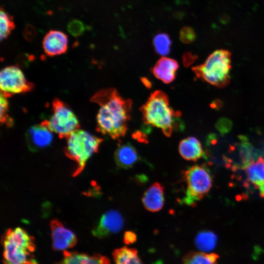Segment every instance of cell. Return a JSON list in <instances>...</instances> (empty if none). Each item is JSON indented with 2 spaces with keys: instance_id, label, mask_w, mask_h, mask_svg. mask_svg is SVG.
Instances as JSON below:
<instances>
[{
  "instance_id": "obj_1",
  "label": "cell",
  "mask_w": 264,
  "mask_h": 264,
  "mask_svg": "<svg viewBox=\"0 0 264 264\" xmlns=\"http://www.w3.org/2000/svg\"><path fill=\"white\" fill-rule=\"evenodd\" d=\"M90 101L100 106L96 116V130L113 139L125 135L131 118L132 101L125 99L113 88L97 91Z\"/></svg>"
},
{
  "instance_id": "obj_2",
  "label": "cell",
  "mask_w": 264,
  "mask_h": 264,
  "mask_svg": "<svg viewBox=\"0 0 264 264\" xmlns=\"http://www.w3.org/2000/svg\"><path fill=\"white\" fill-rule=\"evenodd\" d=\"M140 110L144 124L160 129L167 137L171 136L174 130L183 129L180 111L170 106L168 97L162 91L152 93Z\"/></svg>"
},
{
  "instance_id": "obj_3",
  "label": "cell",
  "mask_w": 264,
  "mask_h": 264,
  "mask_svg": "<svg viewBox=\"0 0 264 264\" xmlns=\"http://www.w3.org/2000/svg\"><path fill=\"white\" fill-rule=\"evenodd\" d=\"M4 264H39L35 259V239L21 227L8 229L1 238Z\"/></svg>"
},
{
  "instance_id": "obj_4",
  "label": "cell",
  "mask_w": 264,
  "mask_h": 264,
  "mask_svg": "<svg viewBox=\"0 0 264 264\" xmlns=\"http://www.w3.org/2000/svg\"><path fill=\"white\" fill-rule=\"evenodd\" d=\"M231 53L219 49L211 53L202 64L193 67L197 77L218 88L226 86L230 82Z\"/></svg>"
},
{
  "instance_id": "obj_5",
  "label": "cell",
  "mask_w": 264,
  "mask_h": 264,
  "mask_svg": "<svg viewBox=\"0 0 264 264\" xmlns=\"http://www.w3.org/2000/svg\"><path fill=\"white\" fill-rule=\"evenodd\" d=\"M102 141V138L79 129L67 137L65 153L77 164L73 176H77L83 171L87 161L94 153L98 152Z\"/></svg>"
},
{
  "instance_id": "obj_6",
  "label": "cell",
  "mask_w": 264,
  "mask_h": 264,
  "mask_svg": "<svg viewBox=\"0 0 264 264\" xmlns=\"http://www.w3.org/2000/svg\"><path fill=\"white\" fill-rule=\"evenodd\" d=\"M183 177L187 185L184 203L193 205L202 199L212 186V176L204 165H196L185 170Z\"/></svg>"
},
{
  "instance_id": "obj_7",
  "label": "cell",
  "mask_w": 264,
  "mask_h": 264,
  "mask_svg": "<svg viewBox=\"0 0 264 264\" xmlns=\"http://www.w3.org/2000/svg\"><path fill=\"white\" fill-rule=\"evenodd\" d=\"M52 114L42 123L60 138H67L80 128L79 122L72 110L64 102L55 98L52 103Z\"/></svg>"
},
{
  "instance_id": "obj_8",
  "label": "cell",
  "mask_w": 264,
  "mask_h": 264,
  "mask_svg": "<svg viewBox=\"0 0 264 264\" xmlns=\"http://www.w3.org/2000/svg\"><path fill=\"white\" fill-rule=\"evenodd\" d=\"M34 84L28 81L21 69L15 66H6L0 73L1 93L6 98L31 91Z\"/></svg>"
},
{
  "instance_id": "obj_9",
  "label": "cell",
  "mask_w": 264,
  "mask_h": 264,
  "mask_svg": "<svg viewBox=\"0 0 264 264\" xmlns=\"http://www.w3.org/2000/svg\"><path fill=\"white\" fill-rule=\"evenodd\" d=\"M124 223V219L119 212L110 210L101 216L92 233L97 238H103L119 232L123 228Z\"/></svg>"
},
{
  "instance_id": "obj_10",
  "label": "cell",
  "mask_w": 264,
  "mask_h": 264,
  "mask_svg": "<svg viewBox=\"0 0 264 264\" xmlns=\"http://www.w3.org/2000/svg\"><path fill=\"white\" fill-rule=\"evenodd\" d=\"M52 247L54 250L61 251L73 247L77 243L75 234L65 227L57 220H53L50 222Z\"/></svg>"
},
{
  "instance_id": "obj_11",
  "label": "cell",
  "mask_w": 264,
  "mask_h": 264,
  "mask_svg": "<svg viewBox=\"0 0 264 264\" xmlns=\"http://www.w3.org/2000/svg\"><path fill=\"white\" fill-rule=\"evenodd\" d=\"M52 132L42 122L31 127L25 133L26 141L29 149L36 151L47 147L52 141Z\"/></svg>"
},
{
  "instance_id": "obj_12",
  "label": "cell",
  "mask_w": 264,
  "mask_h": 264,
  "mask_svg": "<svg viewBox=\"0 0 264 264\" xmlns=\"http://www.w3.org/2000/svg\"><path fill=\"white\" fill-rule=\"evenodd\" d=\"M45 53L50 57L65 53L68 48L67 36L57 30H50L45 35L43 41Z\"/></svg>"
},
{
  "instance_id": "obj_13",
  "label": "cell",
  "mask_w": 264,
  "mask_h": 264,
  "mask_svg": "<svg viewBox=\"0 0 264 264\" xmlns=\"http://www.w3.org/2000/svg\"><path fill=\"white\" fill-rule=\"evenodd\" d=\"M248 180L264 198V158L259 156L242 165Z\"/></svg>"
},
{
  "instance_id": "obj_14",
  "label": "cell",
  "mask_w": 264,
  "mask_h": 264,
  "mask_svg": "<svg viewBox=\"0 0 264 264\" xmlns=\"http://www.w3.org/2000/svg\"><path fill=\"white\" fill-rule=\"evenodd\" d=\"M164 187L160 183L155 182L144 192L142 202L145 208L150 212L160 211L164 204Z\"/></svg>"
},
{
  "instance_id": "obj_15",
  "label": "cell",
  "mask_w": 264,
  "mask_h": 264,
  "mask_svg": "<svg viewBox=\"0 0 264 264\" xmlns=\"http://www.w3.org/2000/svg\"><path fill=\"white\" fill-rule=\"evenodd\" d=\"M116 165L120 168H132L139 160V156L135 148L130 143L118 145L114 153Z\"/></svg>"
},
{
  "instance_id": "obj_16",
  "label": "cell",
  "mask_w": 264,
  "mask_h": 264,
  "mask_svg": "<svg viewBox=\"0 0 264 264\" xmlns=\"http://www.w3.org/2000/svg\"><path fill=\"white\" fill-rule=\"evenodd\" d=\"M178 67L175 60L163 57L155 64L152 72L156 78L164 83L169 84L175 79Z\"/></svg>"
},
{
  "instance_id": "obj_17",
  "label": "cell",
  "mask_w": 264,
  "mask_h": 264,
  "mask_svg": "<svg viewBox=\"0 0 264 264\" xmlns=\"http://www.w3.org/2000/svg\"><path fill=\"white\" fill-rule=\"evenodd\" d=\"M63 258L57 264H110L109 260L100 254L89 255L64 251Z\"/></svg>"
},
{
  "instance_id": "obj_18",
  "label": "cell",
  "mask_w": 264,
  "mask_h": 264,
  "mask_svg": "<svg viewBox=\"0 0 264 264\" xmlns=\"http://www.w3.org/2000/svg\"><path fill=\"white\" fill-rule=\"evenodd\" d=\"M178 151L181 156L187 160L195 161L205 156L200 142L193 136L188 137L181 140Z\"/></svg>"
},
{
  "instance_id": "obj_19",
  "label": "cell",
  "mask_w": 264,
  "mask_h": 264,
  "mask_svg": "<svg viewBox=\"0 0 264 264\" xmlns=\"http://www.w3.org/2000/svg\"><path fill=\"white\" fill-rule=\"evenodd\" d=\"M115 264H143L136 249L127 247L118 248L113 252Z\"/></svg>"
},
{
  "instance_id": "obj_20",
  "label": "cell",
  "mask_w": 264,
  "mask_h": 264,
  "mask_svg": "<svg viewBox=\"0 0 264 264\" xmlns=\"http://www.w3.org/2000/svg\"><path fill=\"white\" fill-rule=\"evenodd\" d=\"M219 256L216 253L192 251L183 258V264H217Z\"/></svg>"
},
{
  "instance_id": "obj_21",
  "label": "cell",
  "mask_w": 264,
  "mask_h": 264,
  "mask_svg": "<svg viewBox=\"0 0 264 264\" xmlns=\"http://www.w3.org/2000/svg\"><path fill=\"white\" fill-rule=\"evenodd\" d=\"M217 240V237L214 233L209 231H203L198 234L195 242L198 249L205 252L214 248Z\"/></svg>"
},
{
  "instance_id": "obj_22",
  "label": "cell",
  "mask_w": 264,
  "mask_h": 264,
  "mask_svg": "<svg viewBox=\"0 0 264 264\" xmlns=\"http://www.w3.org/2000/svg\"><path fill=\"white\" fill-rule=\"evenodd\" d=\"M0 41L6 39L15 28V24L13 17L6 12L2 7L0 11Z\"/></svg>"
},
{
  "instance_id": "obj_23",
  "label": "cell",
  "mask_w": 264,
  "mask_h": 264,
  "mask_svg": "<svg viewBox=\"0 0 264 264\" xmlns=\"http://www.w3.org/2000/svg\"><path fill=\"white\" fill-rule=\"evenodd\" d=\"M153 42L155 51L158 54L165 56L170 53L172 41L167 34H157L154 37Z\"/></svg>"
},
{
  "instance_id": "obj_24",
  "label": "cell",
  "mask_w": 264,
  "mask_h": 264,
  "mask_svg": "<svg viewBox=\"0 0 264 264\" xmlns=\"http://www.w3.org/2000/svg\"><path fill=\"white\" fill-rule=\"evenodd\" d=\"M0 122L1 125L4 124L8 128L12 127L14 123L12 118L8 114V102L7 98L1 93H0Z\"/></svg>"
},
{
  "instance_id": "obj_25",
  "label": "cell",
  "mask_w": 264,
  "mask_h": 264,
  "mask_svg": "<svg viewBox=\"0 0 264 264\" xmlns=\"http://www.w3.org/2000/svg\"><path fill=\"white\" fill-rule=\"evenodd\" d=\"M67 30L72 36L77 37L81 36L85 31L86 26L82 21L73 19L68 23Z\"/></svg>"
},
{
  "instance_id": "obj_26",
  "label": "cell",
  "mask_w": 264,
  "mask_h": 264,
  "mask_svg": "<svg viewBox=\"0 0 264 264\" xmlns=\"http://www.w3.org/2000/svg\"><path fill=\"white\" fill-rule=\"evenodd\" d=\"M233 127L232 121L227 117H221L215 124V128L221 135L229 133Z\"/></svg>"
},
{
  "instance_id": "obj_27",
  "label": "cell",
  "mask_w": 264,
  "mask_h": 264,
  "mask_svg": "<svg viewBox=\"0 0 264 264\" xmlns=\"http://www.w3.org/2000/svg\"><path fill=\"white\" fill-rule=\"evenodd\" d=\"M180 41L184 44H190L196 38V35L193 29L188 26L183 27L179 32Z\"/></svg>"
},
{
  "instance_id": "obj_28",
  "label": "cell",
  "mask_w": 264,
  "mask_h": 264,
  "mask_svg": "<svg viewBox=\"0 0 264 264\" xmlns=\"http://www.w3.org/2000/svg\"><path fill=\"white\" fill-rule=\"evenodd\" d=\"M22 33L24 38L29 42L33 41L37 36L36 28L30 24H27L25 25Z\"/></svg>"
},
{
  "instance_id": "obj_29",
  "label": "cell",
  "mask_w": 264,
  "mask_h": 264,
  "mask_svg": "<svg viewBox=\"0 0 264 264\" xmlns=\"http://www.w3.org/2000/svg\"><path fill=\"white\" fill-rule=\"evenodd\" d=\"M136 240V235L132 231H128L125 233L124 236V242L127 244L134 242Z\"/></svg>"
},
{
  "instance_id": "obj_30",
  "label": "cell",
  "mask_w": 264,
  "mask_h": 264,
  "mask_svg": "<svg viewBox=\"0 0 264 264\" xmlns=\"http://www.w3.org/2000/svg\"><path fill=\"white\" fill-rule=\"evenodd\" d=\"M221 103L219 100H216L211 104V107L215 109H219L221 106Z\"/></svg>"
},
{
  "instance_id": "obj_31",
  "label": "cell",
  "mask_w": 264,
  "mask_h": 264,
  "mask_svg": "<svg viewBox=\"0 0 264 264\" xmlns=\"http://www.w3.org/2000/svg\"></svg>"
}]
</instances>
